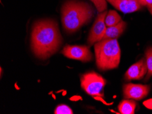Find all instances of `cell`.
I'll use <instances>...</instances> for the list:
<instances>
[{"label":"cell","instance_id":"1","mask_svg":"<svg viewBox=\"0 0 152 114\" xmlns=\"http://www.w3.org/2000/svg\"><path fill=\"white\" fill-rule=\"evenodd\" d=\"M62 43L57 23L51 19H44L34 23L31 34V46L34 55L47 60L55 54Z\"/></svg>","mask_w":152,"mask_h":114},{"label":"cell","instance_id":"2","mask_svg":"<svg viewBox=\"0 0 152 114\" xmlns=\"http://www.w3.org/2000/svg\"><path fill=\"white\" fill-rule=\"evenodd\" d=\"M61 23L64 29L73 33L89 22L94 15V9L87 2L70 0L61 7Z\"/></svg>","mask_w":152,"mask_h":114},{"label":"cell","instance_id":"3","mask_svg":"<svg viewBox=\"0 0 152 114\" xmlns=\"http://www.w3.org/2000/svg\"><path fill=\"white\" fill-rule=\"evenodd\" d=\"M98 68L105 71L117 68L121 59V49L117 39H103L94 45Z\"/></svg>","mask_w":152,"mask_h":114},{"label":"cell","instance_id":"4","mask_svg":"<svg viewBox=\"0 0 152 114\" xmlns=\"http://www.w3.org/2000/svg\"><path fill=\"white\" fill-rule=\"evenodd\" d=\"M82 89L91 96L103 97L104 88L107 83L105 79L95 72H89L80 76Z\"/></svg>","mask_w":152,"mask_h":114},{"label":"cell","instance_id":"5","mask_svg":"<svg viewBox=\"0 0 152 114\" xmlns=\"http://www.w3.org/2000/svg\"><path fill=\"white\" fill-rule=\"evenodd\" d=\"M61 53L66 57L83 62H87L93 60V55L89 49L83 45H66Z\"/></svg>","mask_w":152,"mask_h":114},{"label":"cell","instance_id":"6","mask_svg":"<svg viewBox=\"0 0 152 114\" xmlns=\"http://www.w3.org/2000/svg\"><path fill=\"white\" fill-rule=\"evenodd\" d=\"M107 13L108 12L106 10L100 13L96 18L87 38V43L89 45H94L102 40L107 27L105 24V18Z\"/></svg>","mask_w":152,"mask_h":114},{"label":"cell","instance_id":"7","mask_svg":"<svg viewBox=\"0 0 152 114\" xmlns=\"http://www.w3.org/2000/svg\"><path fill=\"white\" fill-rule=\"evenodd\" d=\"M150 87L147 85L128 83L124 85L123 93L126 99L140 101L148 95Z\"/></svg>","mask_w":152,"mask_h":114},{"label":"cell","instance_id":"8","mask_svg":"<svg viewBox=\"0 0 152 114\" xmlns=\"http://www.w3.org/2000/svg\"><path fill=\"white\" fill-rule=\"evenodd\" d=\"M147 73V66L146 59L142 58L139 62L134 63L128 69L125 73L126 81L140 80Z\"/></svg>","mask_w":152,"mask_h":114},{"label":"cell","instance_id":"9","mask_svg":"<svg viewBox=\"0 0 152 114\" xmlns=\"http://www.w3.org/2000/svg\"><path fill=\"white\" fill-rule=\"evenodd\" d=\"M117 10L124 13H131L141 10L142 5L139 0H107Z\"/></svg>","mask_w":152,"mask_h":114},{"label":"cell","instance_id":"10","mask_svg":"<svg viewBox=\"0 0 152 114\" xmlns=\"http://www.w3.org/2000/svg\"><path fill=\"white\" fill-rule=\"evenodd\" d=\"M127 23L121 21L118 24L113 26L107 27L103 39H117L125 31Z\"/></svg>","mask_w":152,"mask_h":114},{"label":"cell","instance_id":"11","mask_svg":"<svg viewBox=\"0 0 152 114\" xmlns=\"http://www.w3.org/2000/svg\"><path fill=\"white\" fill-rule=\"evenodd\" d=\"M137 103L133 99L122 101L118 105V110L121 114H134Z\"/></svg>","mask_w":152,"mask_h":114},{"label":"cell","instance_id":"12","mask_svg":"<svg viewBox=\"0 0 152 114\" xmlns=\"http://www.w3.org/2000/svg\"><path fill=\"white\" fill-rule=\"evenodd\" d=\"M121 17L115 10H109L105 18V24L107 27L113 26L121 21Z\"/></svg>","mask_w":152,"mask_h":114},{"label":"cell","instance_id":"13","mask_svg":"<svg viewBox=\"0 0 152 114\" xmlns=\"http://www.w3.org/2000/svg\"><path fill=\"white\" fill-rule=\"evenodd\" d=\"M145 57L147 66V73L145 81H148L152 76V47L147 49L145 52Z\"/></svg>","mask_w":152,"mask_h":114},{"label":"cell","instance_id":"14","mask_svg":"<svg viewBox=\"0 0 152 114\" xmlns=\"http://www.w3.org/2000/svg\"><path fill=\"white\" fill-rule=\"evenodd\" d=\"M94 4L98 13H102L107 8V0H90Z\"/></svg>","mask_w":152,"mask_h":114},{"label":"cell","instance_id":"15","mask_svg":"<svg viewBox=\"0 0 152 114\" xmlns=\"http://www.w3.org/2000/svg\"><path fill=\"white\" fill-rule=\"evenodd\" d=\"M55 114H72L73 111L70 107L66 104H59L55 109Z\"/></svg>","mask_w":152,"mask_h":114},{"label":"cell","instance_id":"16","mask_svg":"<svg viewBox=\"0 0 152 114\" xmlns=\"http://www.w3.org/2000/svg\"><path fill=\"white\" fill-rule=\"evenodd\" d=\"M142 6L152 5V0H139Z\"/></svg>","mask_w":152,"mask_h":114},{"label":"cell","instance_id":"17","mask_svg":"<svg viewBox=\"0 0 152 114\" xmlns=\"http://www.w3.org/2000/svg\"><path fill=\"white\" fill-rule=\"evenodd\" d=\"M147 8H148V10L150 12V13L152 15V5L147 6Z\"/></svg>","mask_w":152,"mask_h":114}]
</instances>
